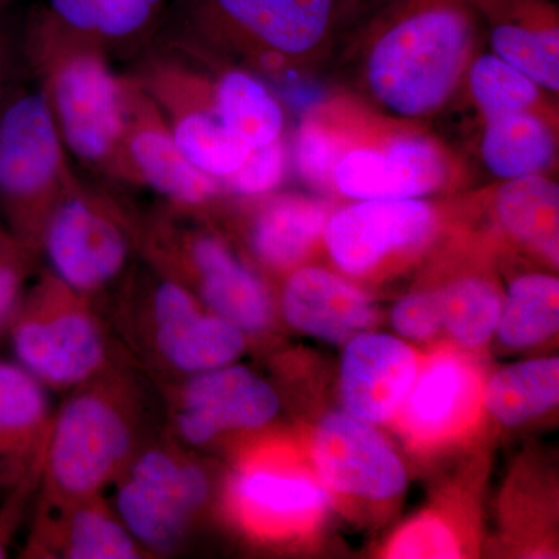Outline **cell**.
<instances>
[{"mask_svg": "<svg viewBox=\"0 0 559 559\" xmlns=\"http://www.w3.org/2000/svg\"><path fill=\"white\" fill-rule=\"evenodd\" d=\"M150 329L157 355L180 373L229 366L246 348V334L207 310L182 282L162 278L150 297Z\"/></svg>", "mask_w": 559, "mask_h": 559, "instance_id": "30bf717a", "label": "cell"}, {"mask_svg": "<svg viewBox=\"0 0 559 559\" xmlns=\"http://www.w3.org/2000/svg\"><path fill=\"white\" fill-rule=\"evenodd\" d=\"M323 202L300 194H282L263 205L253 219L250 242L261 263L289 270L305 259L329 221Z\"/></svg>", "mask_w": 559, "mask_h": 559, "instance_id": "ffe728a7", "label": "cell"}, {"mask_svg": "<svg viewBox=\"0 0 559 559\" xmlns=\"http://www.w3.org/2000/svg\"><path fill=\"white\" fill-rule=\"evenodd\" d=\"M496 212L503 229L558 264L559 189L543 175L510 179L500 187Z\"/></svg>", "mask_w": 559, "mask_h": 559, "instance_id": "7402d4cb", "label": "cell"}, {"mask_svg": "<svg viewBox=\"0 0 559 559\" xmlns=\"http://www.w3.org/2000/svg\"><path fill=\"white\" fill-rule=\"evenodd\" d=\"M83 299L49 274L10 320L17 364L44 385L80 388L100 373L106 341Z\"/></svg>", "mask_w": 559, "mask_h": 559, "instance_id": "277c9868", "label": "cell"}, {"mask_svg": "<svg viewBox=\"0 0 559 559\" xmlns=\"http://www.w3.org/2000/svg\"><path fill=\"white\" fill-rule=\"evenodd\" d=\"M21 50L22 43L14 40L7 25L0 21V109L3 108L11 94L20 87L14 83V79H16V66L20 62Z\"/></svg>", "mask_w": 559, "mask_h": 559, "instance_id": "e575fe53", "label": "cell"}, {"mask_svg": "<svg viewBox=\"0 0 559 559\" xmlns=\"http://www.w3.org/2000/svg\"><path fill=\"white\" fill-rule=\"evenodd\" d=\"M11 0H0V9H3V7L7 5V3H10Z\"/></svg>", "mask_w": 559, "mask_h": 559, "instance_id": "d590c367", "label": "cell"}, {"mask_svg": "<svg viewBox=\"0 0 559 559\" xmlns=\"http://www.w3.org/2000/svg\"><path fill=\"white\" fill-rule=\"evenodd\" d=\"M176 0H46L43 10L66 32L103 50L146 38L173 10Z\"/></svg>", "mask_w": 559, "mask_h": 559, "instance_id": "d6986e66", "label": "cell"}, {"mask_svg": "<svg viewBox=\"0 0 559 559\" xmlns=\"http://www.w3.org/2000/svg\"><path fill=\"white\" fill-rule=\"evenodd\" d=\"M134 448L128 404L91 381L55 418L47 444V480L66 506L94 498L119 477Z\"/></svg>", "mask_w": 559, "mask_h": 559, "instance_id": "3957f363", "label": "cell"}, {"mask_svg": "<svg viewBox=\"0 0 559 559\" xmlns=\"http://www.w3.org/2000/svg\"><path fill=\"white\" fill-rule=\"evenodd\" d=\"M480 385L466 360L440 353L430 358L401 404L403 426L418 441H437L462 429L477 409Z\"/></svg>", "mask_w": 559, "mask_h": 559, "instance_id": "ac0fdd59", "label": "cell"}, {"mask_svg": "<svg viewBox=\"0 0 559 559\" xmlns=\"http://www.w3.org/2000/svg\"><path fill=\"white\" fill-rule=\"evenodd\" d=\"M278 411L280 399L270 382L229 364L191 374L176 403V432L191 447H204L229 430L264 428Z\"/></svg>", "mask_w": 559, "mask_h": 559, "instance_id": "8fae6325", "label": "cell"}, {"mask_svg": "<svg viewBox=\"0 0 559 559\" xmlns=\"http://www.w3.org/2000/svg\"><path fill=\"white\" fill-rule=\"evenodd\" d=\"M283 314L294 329L340 344L377 322L366 294L347 280L320 267H301L286 282Z\"/></svg>", "mask_w": 559, "mask_h": 559, "instance_id": "e0dca14e", "label": "cell"}, {"mask_svg": "<svg viewBox=\"0 0 559 559\" xmlns=\"http://www.w3.org/2000/svg\"><path fill=\"white\" fill-rule=\"evenodd\" d=\"M468 80L485 120L530 110L539 98V87L498 55H481L471 62Z\"/></svg>", "mask_w": 559, "mask_h": 559, "instance_id": "f1b7e54d", "label": "cell"}, {"mask_svg": "<svg viewBox=\"0 0 559 559\" xmlns=\"http://www.w3.org/2000/svg\"><path fill=\"white\" fill-rule=\"evenodd\" d=\"M443 329L465 347H480L499 325L502 297L488 280L468 277L439 289Z\"/></svg>", "mask_w": 559, "mask_h": 559, "instance_id": "83f0119b", "label": "cell"}, {"mask_svg": "<svg viewBox=\"0 0 559 559\" xmlns=\"http://www.w3.org/2000/svg\"><path fill=\"white\" fill-rule=\"evenodd\" d=\"M44 384L20 364L0 360V459H20L46 429Z\"/></svg>", "mask_w": 559, "mask_h": 559, "instance_id": "484cf974", "label": "cell"}, {"mask_svg": "<svg viewBox=\"0 0 559 559\" xmlns=\"http://www.w3.org/2000/svg\"><path fill=\"white\" fill-rule=\"evenodd\" d=\"M559 326V282L528 274L511 283L496 333L506 347L521 349L549 340Z\"/></svg>", "mask_w": 559, "mask_h": 559, "instance_id": "4316f807", "label": "cell"}, {"mask_svg": "<svg viewBox=\"0 0 559 559\" xmlns=\"http://www.w3.org/2000/svg\"><path fill=\"white\" fill-rule=\"evenodd\" d=\"M311 455L322 484L341 495L380 502L406 488V469L388 440L348 412H333L319 423Z\"/></svg>", "mask_w": 559, "mask_h": 559, "instance_id": "9c48e42d", "label": "cell"}, {"mask_svg": "<svg viewBox=\"0 0 559 559\" xmlns=\"http://www.w3.org/2000/svg\"><path fill=\"white\" fill-rule=\"evenodd\" d=\"M294 151L301 178L319 189L334 186V173L345 154L336 134L322 124L307 121L301 124Z\"/></svg>", "mask_w": 559, "mask_h": 559, "instance_id": "f546056e", "label": "cell"}, {"mask_svg": "<svg viewBox=\"0 0 559 559\" xmlns=\"http://www.w3.org/2000/svg\"><path fill=\"white\" fill-rule=\"evenodd\" d=\"M80 180L43 90L17 87L0 109V216L32 255L51 210Z\"/></svg>", "mask_w": 559, "mask_h": 559, "instance_id": "7a4b0ae2", "label": "cell"}, {"mask_svg": "<svg viewBox=\"0 0 559 559\" xmlns=\"http://www.w3.org/2000/svg\"><path fill=\"white\" fill-rule=\"evenodd\" d=\"M131 248V229L119 205L81 182L51 210L39 245L51 275L81 296L119 277Z\"/></svg>", "mask_w": 559, "mask_h": 559, "instance_id": "5b68a950", "label": "cell"}, {"mask_svg": "<svg viewBox=\"0 0 559 559\" xmlns=\"http://www.w3.org/2000/svg\"><path fill=\"white\" fill-rule=\"evenodd\" d=\"M481 157L492 175L506 180L543 175L557 157V139L532 110L487 120Z\"/></svg>", "mask_w": 559, "mask_h": 559, "instance_id": "44dd1931", "label": "cell"}, {"mask_svg": "<svg viewBox=\"0 0 559 559\" xmlns=\"http://www.w3.org/2000/svg\"><path fill=\"white\" fill-rule=\"evenodd\" d=\"M393 329L411 341H429L443 329L439 290H419L403 297L392 310Z\"/></svg>", "mask_w": 559, "mask_h": 559, "instance_id": "836d02e7", "label": "cell"}, {"mask_svg": "<svg viewBox=\"0 0 559 559\" xmlns=\"http://www.w3.org/2000/svg\"><path fill=\"white\" fill-rule=\"evenodd\" d=\"M231 502L253 532L285 536L316 524L329 506V495L305 471L260 459L238 471L231 484Z\"/></svg>", "mask_w": 559, "mask_h": 559, "instance_id": "9a60e30c", "label": "cell"}, {"mask_svg": "<svg viewBox=\"0 0 559 559\" xmlns=\"http://www.w3.org/2000/svg\"><path fill=\"white\" fill-rule=\"evenodd\" d=\"M286 168V153L282 139L252 148L230 178L224 180L227 189L242 197H261L282 182Z\"/></svg>", "mask_w": 559, "mask_h": 559, "instance_id": "1f68e13d", "label": "cell"}, {"mask_svg": "<svg viewBox=\"0 0 559 559\" xmlns=\"http://www.w3.org/2000/svg\"><path fill=\"white\" fill-rule=\"evenodd\" d=\"M60 524L58 549L69 559H132L142 547L116 511L98 502L97 496L68 503Z\"/></svg>", "mask_w": 559, "mask_h": 559, "instance_id": "d4e9b609", "label": "cell"}, {"mask_svg": "<svg viewBox=\"0 0 559 559\" xmlns=\"http://www.w3.org/2000/svg\"><path fill=\"white\" fill-rule=\"evenodd\" d=\"M124 112L121 180L150 187L178 209L202 207L218 197L219 180L183 156L159 106L139 80L124 79Z\"/></svg>", "mask_w": 559, "mask_h": 559, "instance_id": "ba28073f", "label": "cell"}, {"mask_svg": "<svg viewBox=\"0 0 559 559\" xmlns=\"http://www.w3.org/2000/svg\"><path fill=\"white\" fill-rule=\"evenodd\" d=\"M433 227L436 215L426 202L360 201L331 215L323 238L342 271L362 275L393 253L419 248Z\"/></svg>", "mask_w": 559, "mask_h": 559, "instance_id": "7c38bea8", "label": "cell"}, {"mask_svg": "<svg viewBox=\"0 0 559 559\" xmlns=\"http://www.w3.org/2000/svg\"><path fill=\"white\" fill-rule=\"evenodd\" d=\"M212 105L224 127L249 150L282 139V106L252 73L238 69L223 73L213 84Z\"/></svg>", "mask_w": 559, "mask_h": 559, "instance_id": "603a6c76", "label": "cell"}, {"mask_svg": "<svg viewBox=\"0 0 559 559\" xmlns=\"http://www.w3.org/2000/svg\"><path fill=\"white\" fill-rule=\"evenodd\" d=\"M33 255L0 223V329L9 325L22 300Z\"/></svg>", "mask_w": 559, "mask_h": 559, "instance_id": "d6a6232c", "label": "cell"}, {"mask_svg": "<svg viewBox=\"0 0 559 559\" xmlns=\"http://www.w3.org/2000/svg\"><path fill=\"white\" fill-rule=\"evenodd\" d=\"M447 175L439 145L412 135L392 140L384 150L348 151L337 164L334 187L359 201L418 200L439 190Z\"/></svg>", "mask_w": 559, "mask_h": 559, "instance_id": "5bb4252c", "label": "cell"}, {"mask_svg": "<svg viewBox=\"0 0 559 559\" xmlns=\"http://www.w3.org/2000/svg\"><path fill=\"white\" fill-rule=\"evenodd\" d=\"M164 241L170 264L182 263L197 283L198 299L207 310L234 323L242 333H260L271 325L274 307L270 290L229 246L215 235L171 234Z\"/></svg>", "mask_w": 559, "mask_h": 559, "instance_id": "4fadbf2b", "label": "cell"}, {"mask_svg": "<svg viewBox=\"0 0 559 559\" xmlns=\"http://www.w3.org/2000/svg\"><path fill=\"white\" fill-rule=\"evenodd\" d=\"M21 43L68 153L120 179L124 79L114 72L106 51L66 32L43 10L32 17Z\"/></svg>", "mask_w": 559, "mask_h": 559, "instance_id": "6da1fadb", "label": "cell"}, {"mask_svg": "<svg viewBox=\"0 0 559 559\" xmlns=\"http://www.w3.org/2000/svg\"><path fill=\"white\" fill-rule=\"evenodd\" d=\"M389 558H459L460 546L447 522L437 516H421L404 525L390 540Z\"/></svg>", "mask_w": 559, "mask_h": 559, "instance_id": "4dcf8cb0", "label": "cell"}, {"mask_svg": "<svg viewBox=\"0 0 559 559\" xmlns=\"http://www.w3.org/2000/svg\"><path fill=\"white\" fill-rule=\"evenodd\" d=\"M558 400V358L524 360L506 367L484 390L489 414L506 426L524 425L557 406Z\"/></svg>", "mask_w": 559, "mask_h": 559, "instance_id": "cb8c5ba5", "label": "cell"}, {"mask_svg": "<svg viewBox=\"0 0 559 559\" xmlns=\"http://www.w3.org/2000/svg\"><path fill=\"white\" fill-rule=\"evenodd\" d=\"M417 353L389 334L359 333L349 340L341 362L345 412L371 425L388 421L417 378Z\"/></svg>", "mask_w": 559, "mask_h": 559, "instance_id": "2e32d148", "label": "cell"}, {"mask_svg": "<svg viewBox=\"0 0 559 559\" xmlns=\"http://www.w3.org/2000/svg\"><path fill=\"white\" fill-rule=\"evenodd\" d=\"M175 7H182L183 20L198 35L278 61L319 49L336 21L340 0H176Z\"/></svg>", "mask_w": 559, "mask_h": 559, "instance_id": "8992f818", "label": "cell"}, {"mask_svg": "<svg viewBox=\"0 0 559 559\" xmlns=\"http://www.w3.org/2000/svg\"><path fill=\"white\" fill-rule=\"evenodd\" d=\"M127 466L114 511L142 549H170L209 498L207 474L164 448H151Z\"/></svg>", "mask_w": 559, "mask_h": 559, "instance_id": "52a82bcc", "label": "cell"}]
</instances>
